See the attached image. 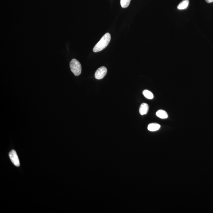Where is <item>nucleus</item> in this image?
<instances>
[{"instance_id":"f03ea898","label":"nucleus","mask_w":213,"mask_h":213,"mask_svg":"<svg viewBox=\"0 0 213 213\" xmlns=\"http://www.w3.org/2000/svg\"><path fill=\"white\" fill-rule=\"evenodd\" d=\"M70 68L71 71L75 76H78L82 73V66L76 59H72L70 63Z\"/></svg>"},{"instance_id":"6e6552de","label":"nucleus","mask_w":213,"mask_h":213,"mask_svg":"<svg viewBox=\"0 0 213 213\" xmlns=\"http://www.w3.org/2000/svg\"><path fill=\"white\" fill-rule=\"evenodd\" d=\"M189 3V0H184L179 4L177 8L180 10L185 9L188 8Z\"/></svg>"},{"instance_id":"39448f33","label":"nucleus","mask_w":213,"mask_h":213,"mask_svg":"<svg viewBox=\"0 0 213 213\" xmlns=\"http://www.w3.org/2000/svg\"><path fill=\"white\" fill-rule=\"evenodd\" d=\"M149 107L148 105L146 103H143L140 105V113L142 115H144L147 114L148 112Z\"/></svg>"},{"instance_id":"9b49d317","label":"nucleus","mask_w":213,"mask_h":213,"mask_svg":"<svg viewBox=\"0 0 213 213\" xmlns=\"http://www.w3.org/2000/svg\"><path fill=\"white\" fill-rule=\"evenodd\" d=\"M208 3H211L213 2V0H205Z\"/></svg>"},{"instance_id":"423d86ee","label":"nucleus","mask_w":213,"mask_h":213,"mask_svg":"<svg viewBox=\"0 0 213 213\" xmlns=\"http://www.w3.org/2000/svg\"><path fill=\"white\" fill-rule=\"evenodd\" d=\"M161 126L156 123H151L149 124L148 126V130L150 131H158L160 129Z\"/></svg>"},{"instance_id":"1a4fd4ad","label":"nucleus","mask_w":213,"mask_h":213,"mask_svg":"<svg viewBox=\"0 0 213 213\" xmlns=\"http://www.w3.org/2000/svg\"><path fill=\"white\" fill-rule=\"evenodd\" d=\"M143 95L148 99L152 100L153 98V93L150 91L145 90L143 92Z\"/></svg>"},{"instance_id":"20e7f679","label":"nucleus","mask_w":213,"mask_h":213,"mask_svg":"<svg viewBox=\"0 0 213 213\" xmlns=\"http://www.w3.org/2000/svg\"><path fill=\"white\" fill-rule=\"evenodd\" d=\"M107 73V69L104 66L99 68L95 73V78L97 79H103Z\"/></svg>"},{"instance_id":"7ed1b4c3","label":"nucleus","mask_w":213,"mask_h":213,"mask_svg":"<svg viewBox=\"0 0 213 213\" xmlns=\"http://www.w3.org/2000/svg\"><path fill=\"white\" fill-rule=\"evenodd\" d=\"M9 156L12 163L16 166H20V160L16 151L14 150H11L9 153Z\"/></svg>"},{"instance_id":"0eeeda50","label":"nucleus","mask_w":213,"mask_h":213,"mask_svg":"<svg viewBox=\"0 0 213 213\" xmlns=\"http://www.w3.org/2000/svg\"><path fill=\"white\" fill-rule=\"evenodd\" d=\"M156 115L159 118L161 119L167 118L168 117L167 113L163 110H159L156 113Z\"/></svg>"},{"instance_id":"9d476101","label":"nucleus","mask_w":213,"mask_h":213,"mask_svg":"<svg viewBox=\"0 0 213 213\" xmlns=\"http://www.w3.org/2000/svg\"><path fill=\"white\" fill-rule=\"evenodd\" d=\"M131 0H121V7L123 8H126L129 6Z\"/></svg>"},{"instance_id":"f257e3e1","label":"nucleus","mask_w":213,"mask_h":213,"mask_svg":"<svg viewBox=\"0 0 213 213\" xmlns=\"http://www.w3.org/2000/svg\"><path fill=\"white\" fill-rule=\"evenodd\" d=\"M111 39V35L109 33H106L103 37L101 38L100 41L95 45L93 50V51L96 53L103 50L109 44Z\"/></svg>"}]
</instances>
